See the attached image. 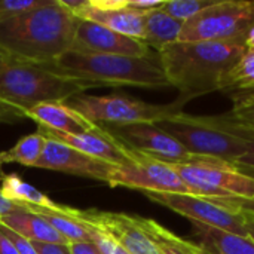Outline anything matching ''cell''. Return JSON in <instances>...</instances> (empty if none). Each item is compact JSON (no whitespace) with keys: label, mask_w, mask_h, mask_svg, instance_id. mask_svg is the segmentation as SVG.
I'll use <instances>...</instances> for the list:
<instances>
[{"label":"cell","mask_w":254,"mask_h":254,"mask_svg":"<svg viewBox=\"0 0 254 254\" xmlns=\"http://www.w3.org/2000/svg\"><path fill=\"white\" fill-rule=\"evenodd\" d=\"M0 254H18L15 246L10 243V240L3 232L1 226H0Z\"/></svg>","instance_id":"34"},{"label":"cell","mask_w":254,"mask_h":254,"mask_svg":"<svg viewBox=\"0 0 254 254\" xmlns=\"http://www.w3.org/2000/svg\"><path fill=\"white\" fill-rule=\"evenodd\" d=\"M68 247L71 254H103L94 243H70Z\"/></svg>","instance_id":"33"},{"label":"cell","mask_w":254,"mask_h":254,"mask_svg":"<svg viewBox=\"0 0 254 254\" xmlns=\"http://www.w3.org/2000/svg\"><path fill=\"white\" fill-rule=\"evenodd\" d=\"M121 144L131 152L168 162H188L192 155L171 134L156 124H131V125H101Z\"/></svg>","instance_id":"12"},{"label":"cell","mask_w":254,"mask_h":254,"mask_svg":"<svg viewBox=\"0 0 254 254\" xmlns=\"http://www.w3.org/2000/svg\"><path fill=\"white\" fill-rule=\"evenodd\" d=\"M77 16L60 0L0 22V49L10 58L31 64L55 63L73 48Z\"/></svg>","instance_id":"2"},{"label":"cell","mask_w":254,"mask_h":254,"mask_svg":"<svg viewBox=\"0 0 254 254\" xmlns=\"http://www.w3.org/2000/svg\"><path fill=\"white\" fill-rule=\"evenodd\" d=\"M150 201L179 213L192 223L205 225L228 234L249 237L246 228V213L235 198L196 196L190 193H144Z\"/></svg>","instance_id":"8"},{"label":"cell","mask_w":254,"mask_h":254,"mask_svg":"<svg viewBox=\"0 0 254 254\" xmlns=\"http://www.w3.org/2000/svg\"><path fill=\"white\" fill-rule=\"evenodd\" d=\"M49 0H0V22L34 10Z\"/></svg>","instance_id":"28"},{"label":"cell","mask_w":254,"mask_h":254,"mask_svg":"<svg viewBox=\"0 0 254 254\" xmlns=\"http://www.w3.org/2000/svg\"><path fill=\"white\" fill-rule=\"evenodd\" d=\"M45 143H46V138L37 131L34 134L19 138L15 143V146H12L7 150L0 152V170L3 165L12 164V162L34 168L42 156Z\"/></svg>","instance_id":"23"},{"label":"cell","mask_w":254,"mask_h":254,"mask_svg":"<svg viewBox=\"0 0 254 254\" xmlns=\"http://www.w3.org/2000/svg\"><path fill=\"white\" fill-rule=\"evenodd\" d=\"M16 207H18V205H15L13 202L7 201V199H6V198L3 196L1 190H0V219H1L3 216L9 214L10 211H13V210H15Z\"/></svg>","instance_id":"35"},{"label":"cell","mask_w":254,"mask_h":254,"mask_svg":"<svg viewBox=\"0 0 254 254\" xmlns=\"http://www.w3.org/2000/svg\"><path fill=\"white\" fill-rule=\"evenodd\" d=\"M0 226H1V229H3V232L6 234V237L10 240V243L15 246V249H16L18 254H37L36 249H34V246H33V241H30V240H27V238H24V237L18 235L16 232H13V231L7 229V228H6V226H3L1 223H0Z\"/></svg>","instance_id":"29"},{"label":"cell","mask_w":254,"mask_h":254,"mask_svg":"<svg viewBox=\"0 0 254 254\" xmlns=\"http://www.w3.org/2000/svg\"><path fill=\"white\" fill-rule=\"evenodd\" d=\"M71 49L135 58H144L152 54L150 48L143 40L119 34L104 25L82 18L77 19Z\"/></svg>","instance_id":"13"},{"label":"cell","mask_w":254,"mask_h":254,"mask_svg":"<svg viewBox=\"0 0 254 254\" xmlns=\"http://www.w3.org/2000/svg\"><path fill=\"white\" fill-rule=\"evenodd\" d=\"M71 109L97 125H131V124H158L186 103L177 98L168 104H152L124 94L88 95L80 94L65 101Z\"/></svg>","instance_id":"6"},{"label":"cell","mask_w":254,"mask_h":254,"mask_svg":"<svg viewBox=\"0 0 254 254\" xmlns=\"http://www.w3.org/2000/svg\"><path fill=\"white\" fill-rule=\"evenodd\" d=\"M37 254H71L68 244H52V243H33Z\"/></svg>","instance_id":"32"},{"label":"cell","mask_w":254,"mask_h":254,"mask_svg":"<svg viewBox=\"0 0 254 254\" xmlns=\"http://www.w3.org/2000/svg\"><path fill=\"white\" fill-rule=\"evenodd\" d=\"M235 164L237 165H247V167H253L254 168V150L250 152V153H247L246 156H243L241 159H238Z\"/></svg>","instance_id":"37"},{"label":"cell","mask_w":254,"mask_h":254,"mask_svg":"<svg viewBox=\"0 0 254 254\" xmlns=\"http://www.w3.org/2000/svg\"><path fill=\"white\" fill-rule=\"evenodd\" d=\"M232 110L228 113L234 121L254 129V89L250 91H231Z\"/></svg>","instance_id":"27"},{"label":"cell","mask_w":254,"mask_h":254,"mask_svg":"<svg viewBox=\"0 0 254 254\" xmlns=\"http://www.w3.org/2000/svg\"><path fill=\"white\" fill-rule=\"evenodd\" d=\"M91 88L89 83L61 76L40 64L13 58L0 70V100L24 113L42 103H65Z\"/></svg>","instance_id":"4"},{"label":"cell","mask_w":254,"mask_h":254,"mask_svg":"<svg viewBox=\"0 0 254 254\" xmlns=\"http://www.w3.org/2000/svg\"><path fill=\"white\" fill-rule=\"evenodd\" d=\"M27 119L34 121L37 125L60 131L64 134H85L94 131L98 125L82 116L79 112L71 109L67 103L49 101L42 103L25 112Z\"/></svg>","instance_id":"16"},{"label":"cell","mask_w":254,"mask_h":254,"mask_svg":"<svg viewBox=\"0 0 254 254\" xmlns=\"http://www.w3.org/2000/svg\"><path fill=\"white\" fill-rule=\"evenodd\" d=\"M0 190L3 196L13 202L15 205L21 207H40V208H49V210H57L60 204L54 202L48 195L36 189L34 186L28 185L21 179V176L10 173V174H3L0 180Z\"/></svg>","instance_id":"20"},{"label":"cell","mask_w":254,"mask_h":254,"mask_svg":"<svg viewBox=\"0 0 254 254\" xmlns=\"http://www.w3.org/2000/svg\"><path fill=\"white\" fill-rule=\"evenodd\" d=\"M223 89H254V49H246L238 61L231 67V70L225 76Z\"/></svg>","instance_id":"24"},{"label":"cell","mask_w":254,"mask_h":254,"mask_svg":"<svg viewBox=\"0 0 254 254\" xmlns=\"http://www.w3.org/2000/svg\"><path fill=\"white\" fill-rule=\"evenodd\" d=\"M246 34L229 40L176 42L158 51L161 67L170 86L186 103L223 89L231 67L246 51Z\"/></svg>","instance_id":"1"},{"label":"cell","mask_w":254,"mask_h":254,"mask_svg":"<svg viewBox=\"0 0 254 254\" xmlns=\"http://www.w3.org/2000/svg\"><path fill=\"white\" fill-rule=\"evenodd\" d=\"M24 119H27L24 112L0 100V124H16Z\"/></svg>","instance_id":"31"},{"label":"cell","mask_w":254,"mask_h":254,"mask_svg":"<svg viewBox=\"0 0 254 254\" xmlns=\"http://www.w3.org/2000/svg\"><path fill=\"white\" fill-rule=\"evenodd\" d=\"M237 165V164H235ZM237 168L243 173V174H246L247 177H250V179H253L254 180V168L253 167H247V165H237Z\"/></svg>","instance_id":"40"},{"label":"cell","mask_w":254,"mask_h":254,"mask_svg":"<svg viewBox=\"0 0 254 254\" xmlns=\"http://www.w3.org/2000/svg\"><path fill=\"white\" fill-rule=\"evenodd\" d=\"M34 168L58 171L109 183V179L115 171L116 165L91 158L73 147H68L67 144L46 138L42 156Z\"/></svg>","instance_id":"14"},{"label":"cell","mask_w":254,"mask_h":254,"mask_svg":"<svg viewBox=\"0 0 254 254\" xmlns=\"http://www.w3.org/2000/svg\"><path fill=\"white\" fill-rule=\"evenodd\" d=\"M237 199V204L240 205V208L247 213V214H252L254 216V198L252 199H244V198H235Z\"/></svg>","instance_id":"36"},{"label":"cell","mask_w":254,"mask_h":254,"mask_svg":"<svg viewBox=\"0 0 254 254\" xmlns=\"http://www.w3.org/2000/svg\"><path fill=\"white\" fill-rule=\"evenodd\" d=\"M156 125L179 140L192 156H208L235 164L254 150L253 144L219 127L213 116H193L180 110Z\"/></svg>","instance_id":"5"},{"label":"cell","mask_w":254,"mask_h":254,"mask_svg":"<svg viewBox=\"0 0 254 254\" xmlns=\"http://www.w3.org/2000/svg\"><path fill=\"white\" fill-rule=\"evenodd\" d=\"M171 165L190 195L254 198V180L243 174L235 164L208 156H192L188 162Z\"/></svg>","instance_id":"7"},{"label":"cell","mask_w":254,"mask_h":254,"mask_svg":"<svg viewBox=\"0 0 254 254\" xmlns=\"http://www.w3.org/2000/svg\"><path fill=\"white\" fill-rule=\"evenodd\" d=\"M30 211L39 214L43 220H46L61 237H64L68 243H95L101 234L85 223H79L71 219L65 211L64 205H60L57 210L40 208V207H25Z\"/></svg>","instance_id":"19"},{"label":"cell","mask_w":254,"mask_h":254,"mask_svg":"<svg viewBox=\"0 0 254 254\" xmlns=\"http://www.w3.org/2000/svg\"><path fill=\"white\" fill-rule=\"evenodd\" d=\"M37 132L46 138L67 144L68 147H73L91 158L104 161V162L116 165V167L127 165L134 159V152H131L124 144H121L101 125H98L94 131H89L85 134H77V135L64 134L60 131H54V129L40 127V125H37Z\"/></svg>","instance_id":"15"},{"label":"cell","mask_w":254,"mask_h":254,"mask_svg":"<svg viewBox=\"0 0 254 254\" xmlns=\"http://www.w3.org/2000/svg\"><path fill=\"white\" fill-rule=\"evenodd\" d=\"M0 223L7 229L16 232L18 235L33 241V243H52V244H70L64 237H61L46 220L39 214L30 211L25 207L18 205L13 211L3 216Z\"/></svg>","instance_id":"18"},{"label":"cell","mask_w":254,"mask_h":254,"mask_svg":"<svg viewBox=\"0 0 254 254\" xmlns=\"http://www.w3.org/2000/svg\"><path fill=\"white\" fill-rule=\"evenodd\" d=\"M76 16L104 25L119 34L144 42V15H140L127 6L118 10H98L92 7L88 0L86 4L76 13Z\"/></svg>","instance_id":"17"},{"label":"cell","mask_w":254,"mask_h":254,"mask_svg":"<svg viewBox=\"0 0 254 254\" xmlns=\"http://www.w3.org/2000/svg\"><path fill=\"white\" fill-rule=\"evenodd\" d=\"M10 60H12V58H10V57H9L3 49H0V70H1V68H3V67L10 61Z\"/></svg>","instance_id":"41"},{"label":"cell","mask_w":254,"mask_h":254,"mask_svg":"<svg viewBox=\"0 0 254 254\" xmlns=\"http://www.w3.org/2000/svg\"><path fill=\"white\" fill-rule=\"evenodd\" d=\"M253 25L254 0H219L183 24L179 42L229 40Z\"/></svg>","instance_id":"10"},{"label":"cell","mask_w":254,"mask_h":254,"mask_svg":"<svg viewBox=\"0 0 254 254\" xmlns=\"http://www.w3.org/2000/svg\"><path fill=\"white\" fill-rule=\"evenodd\" d=\"M152 232L161 254H213L204 246L193 244L174 235L155 220H152Z\"/></svg>","instance_id":"25"},{"label":"cell","mask_w":254,"mask_h":254,"mask_svg":"<svg viewBox=\"0 0 254 254\" xmlns=\"http://www.w3.org/2000/svg\"><path fill=\"white\" fill-rule=\"evenodd\" d=\"M164 1L165 0H127V7L140 15H147L153 10L161 9Z\"/></svg>","instance_id":"30"},{"label":"cell","mask_w":254,"mask_h":254,"mask_svg":"<svg viewBox=\"0 0 254 254\" xmlns=\"http://www.w3.org/2000/svg\"><path fill=\"white\" fill-rule=\"evenodd\" d=\"M204 246L213 254H254V241L250 237L228 234L205 225L192 223Z\"/></svg>","instance_id":"21"},{"label":"cell","mask_w":254,"mask_h":254,"mask_svg":"<svg viewBox=\"0 0 254 254\" xmlns=\"http://www.w3.org/2000/svg\"><path fill=\"white\" fill-rule=\"evenodd\" d=\"M42 65L61 76L89 83L92 88L122 85L141 88L170 86L159 58L152 54L135 58L70 49L55 63Z\"/></svg>","instance_id":"3"},{"label":"cell","mask_w":254,"mask_h":254,"mask_svg":"<svg viewBox=\"0 0 254 254\" xmlns=\"http://www.w3.org/2000/svg\"><path fill=\"white\" fill-rule=\"evenodd\" d=\"M183 24L185 22L170 16L162 9L153 10L144 15V43L156 51L176 43L180 39Z\"/></svg>","instance_id":"22"},{"label":"cell","mask_w":254,"mask_h":254,"mask_svg":"<svg viewBox=\"0 0 254 254\" xmlns=\"http://www.w3.org/2000/svg\"><path fill=\"white\" fill-rule=\"evenodd\" d=\"M219 0H167L162 4V10L170 16L186 22L196 16L204 9L216 4Z\"/></svg>","instance_id":"26"},{"label":"cell","mask_w":254,"mask_h":254,"mask_svg":"<svg viewBox=\"0 0 254 254\" xmlns=\"http://www.w3.org/2000/svg\"><path fill=\"white\" fill-rule=\"evenodd\" d=\"M246 48L247 49H254V25L249 28L246 33Z\"/></svg>","instance_id":"39"},{"label":"cell","mask_w":254,"mask_h":254,"mask_svg":"<svg viewBox=\"0 0 254 254\" xmlns=\"http://www.w3.org/2000/svg\"><path fill=\"white\" fill-rule=\"evenodd\" d=\"M107 185L110 188H129L143 193H189L171 164L135 152L129 164L115 168Z\"/></svg>","instance_id":"11"},{"label":"cell","mask_w":254,"mask_h":254,"mask_svg":"<svg viewBox=\"0 0 254 254\" xmlns=\"http://www.w3.org/2000/svg\"><path fill=\"white\" fill-rule=\"evenodd\" d=\"M64 211L79 223H85L113 240L129 254H161L152 232V220L124 213L101 210H77L64 205Z\"/></svg>","instance_id":"9"},{"label":"cell","mask_w":254,"mask_h":254,"mask_svg":"<svg viewBox=\"0 0 254 254\" xmlns=\"http://www.w3.org/2000/svg\"><path fill=\"white\" fill-rule=\"evenodd\" d=\"M246 228H247V234L249 237L254 241V216L246 213Z\"/></svg>","instance_id":"38"}]
</instances>
